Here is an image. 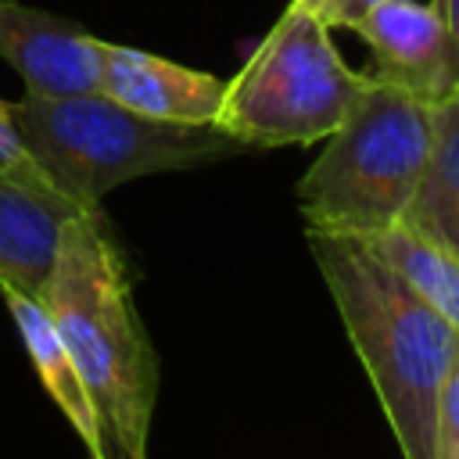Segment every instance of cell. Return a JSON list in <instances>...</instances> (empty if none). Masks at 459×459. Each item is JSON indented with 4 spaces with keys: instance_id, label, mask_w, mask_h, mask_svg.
I'll use <instances>...</instances> for the list:
<instances>
[{
    "instance_id": "cell-1",
    "label": "cell",
    "mask_w": 459,
    "mask_h": 459,
    "mask_svg": "<svg viewBox=\"0 0 459 459\" xmlns=\"http://www.w3.org/2000/svg\"><path fill=\"white\" fill-rule=\"evenodd\" d=\"M39 305L79 369L115 452L147 459L158 355L140 323L133 280L104 212H82L61 230Z\"/></svg>"
},
{
    "instance_id": "cell-2",
    "label": "cell",
    "mask_w": 459,
    "mask_h": 459,
    "mask_svg": "<svg viewBox=\"0 0 459 459\" xmlns=\"http://www.w3.org/2000/svg\"><path fill=\"white\" fill-rule=\"evenodd\" d=\"M305 237L402 459H437V391L459 355V333L366 240L323 230Z\"/></svg>"
},
{
    "instance_id": "cell-3",
    "label": "cell",
    "mask_w": 459,
    "mask_h": 459,
    "mask_svg": "<svg viewBox=\"0 0 459 459\" xmlns=\"http://www.w3.org/2000/svg\"><path fill=\"white\" fill-rule=\"evenodd\" d=\"M11 118L47 183L86 212H100V201L129 179L194 169L247 151L215 126L154 122L104 93H25L11 104Z\"/></svg>"
},
{
    "instance_id": "cell-4",
    "label": "cell",
    "mask_w": 459,
    "mask_h": 459,
    "mask_svg": "<svg viewBox=\"0 0 459 459\" xmlns=\"http://www.w3.org/2000/svg\"><path fill=\"white\" fill-rule=\"evenodd\" d=\"M430 151L427 104L405 90L366 82L348 118L326 136L298 179L305 230L377 237L402 222Z\"/></svg>"
},
{
    "instance_id": "cell-5",
    "label": "cell",
    "mask_w": 459,
    "mask_h": 459,
    "mask_svg": "<svg viewBox=\"0 0 459 459\" xmlns=\"http://www.w3.org/2000/svg\"><path fill=\"white\" fill-rule=\"evenodd\" d=\"M355 72L319 14L287 4L240 72L226 79L215 129L240 147H305L326 140L362 97Z\"/></svg>"
},
{
    "instance_id": "cell-6",
    "label": "cell",
    "mask_w": 459,
    "mask_h": 459,
    "mask_svg": "<svg viewBox=\"0 0 459 459\" xmlns=\"http://www.w3.org/2000/svg\"><path fill=\"white\" fill-rule=\"evenodd\" d=\"M0 57L32 97L100 93V39L39 7L0 0Z\"/></svg>"
},
{
    "instance_id": "cell-7",
    "label": "cell",
    "mask_w": 459,
    "mask_h": 459,
    "mask_svg": "<svg viewBox=\"0 0 459 459\" xmlns=\"http://www.w3.org/2000/svg\"><path fill=\"white\" fill-rule=\"evenodd\" d=\"M226 79L100 39V93L143 118L172 126H215Z\"/></svg>"
},
{
    "instance_id": "cell-8",
    "label": "cell",
    "mask_w": 459,
    "mask_h": 459,
    "mask_svg": "<svg viewBox=\"0 0 459 459\" xmlns=\"http://www.w3.org/2000/svg\"><path fill=\"white\" fill-rule=\"evenodd\" d=\"M351 32L369 50L366 75L405 90L423 104L448 93V39L437 11L423 0H384L366 11Z\"/></svg>"
},
{
    "instance_id": "cell-9",
    "label": "cell",
    "mask_w": 459,
    "mask_h": 459,
    "mask_svg": "<svg viewBox=\"0 0 459 459\" xmlns=\"http://www.w3.org/2000/svg\"><path fill=\"white\" fill-rule=\"evenodd\" d=\"M82 212L50 183L0 176V290L39 301L61 230Z\"/></svg>"
},
{
    "instance_id": "cell-10",
    "label": "cell",
    "mask_w": 459,
    "mask_h": 459,
    "mask_svg": "<svg viewBox=\"0 0 459 459\" xmlns=\"http://www.w3.org/2000/svg\"><path fill=\"white\" fill-rule=\"evenodd\" d=\"M0 298H4V305L18 326V337L29 351V362H32L43 391L61 409V416L72 423V430L86 445L90 459H115V445L108 437V427H104L79 369L72 366L65 344L57 341V330H54L50 316L43 312V305L36 298L18 294V290H0Z\"/></svg>"
},
{
    "instance_id": "cell-11",
    "label": "cell",
    "mask_w": 459,
    "mask_h": 459,
    "mask_svg": "<svg viewBox=\"0 0 459 459\" xmlns=\"http://www.w3.org/2000/svg\"><path fill=\"white\" fill-rule=\"evenodd\" d=\"M430 151L402 222L459 258V90L427 104Z\"/></svg>"
},
{
    "instance_id": "cell-12",
    "label": "cell",
    "mask_w": 459,
    "mask_h": 459,
    "mask_svg": "<svg viewBox=\"0 0 459 459\" xmlns=\"http://www.w3.org/2000/svg\"><path fill=\"white\" fill-rule=\"evenodd\" d=\"M366 244L459 333V258L455 255H448L423 233L409 230L405 222H394L377 237H366Z\"/></svg>"
},
{
    "instance_id": "cell-13",
    "label": "cell",
    "mask_w": 459,
    "mask_h": 459,
    "mask_svg": "<svg viewBox=\"0 0 459 459\" xmlns=\"http://www.w3.org/2000/svg\"><path fill=\"white\" fill-rule=\"evenodd\" d=\"M434 452L437 459H459V355L452 359L434 412Z\"/></svg>"
},
{
    "instance_id": "cell-14",
    "label": "cell",
    "mask_w": 459,
    "mask_h": 459,
    "mask_svg": "<svg viewBox=\"0 0 459 459\" xmlns=\"http://www.w3.org/2000/svg\"><path fill=\"white\" fill-rule=\"evenodd\" d=\"M0 176L25 179V183H47V176L32 161V154H29L14 118H11V104L7 100H0Z\"/></svg>"
},
{
    "instance_id": "cell-15",
    "label": "cell",
    "mask_w": 459,
    "mask_h": 459,
    "mask_svg": "<svg viewBox=\"0 0 459 459\" xmlns=\"http://www.w3.org/2000/svg\"><path fill=\"white\" fill-rule=\"evenodd\" d=\"M448 39V93L459 90V0H430Z\"/></svg>"
},
{
    "instance_id": "cell-16",
    "label": "cell",
    "mask_w": 459,
    "mask_h": 459,
    "mask_svg": "<svg viewBox=\"0 0 459 459\" xmlns=\"http://www.w3.org/2000/svg\"><path fill=\"white\" fill-rule=\"evenodd\" d=\"M377 4H384V0H330V4L323 7L319 22H323L326 29H348V32H351V25H355L366 11H373Z\"/></svg>"
},
{
    "instance_id": "cell-17",
    "label": "cell",
    "mask_w": 459,
    "mask_h": 459,
    "mask_svg": "<svg viewBox=\"0 0 459 459\" xmlns=\"http://www.w3.org/2000/svg\"><path fill=\"white\" fill-rule=\"evenodd\" d=\"M290 4H298V7H305V11H312V14H323V7H326L330 0H290Z\"/></svg>"
}]
</instances>
